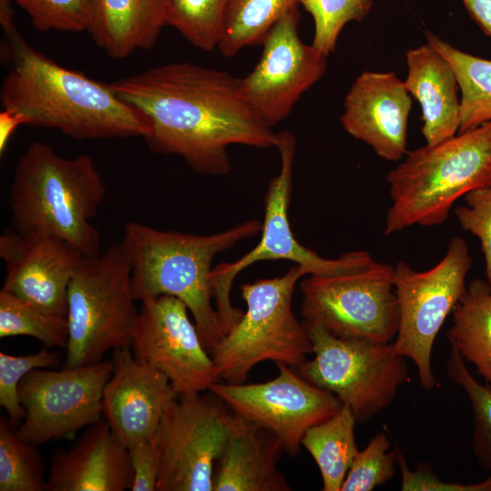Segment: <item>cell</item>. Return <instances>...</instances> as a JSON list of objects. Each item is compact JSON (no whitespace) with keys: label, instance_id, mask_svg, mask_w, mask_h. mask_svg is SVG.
Returning <instances> with one entry per match:
<instances>
[{"label":"cell","instance_id":"1","mask_svg":"<svg viewBox=\"0 0 491 491\" xmlns=\"http://www.w3.org/2000/svg\"><path fill=\"white\" fill-rule=\"evenodd\" d=\"M239 78L190 62L149 68L108 86L146 119L155 152L181 156L199 174L231 171L228 147H276L277 135L249 108Z\"/></svg>","mask_w":491,"mask_h":491},{"label":"cell","instance_id":"2","mask_svg":"<svg viewBox=\"0 0 491 491\" xmlns=\"http://www.w3.org/2000/svg\"><path fill=\"white\" fill-rule=\"evenodd\" d=\"M10 67L3 79V108L25 125L55 129L78 140L145 138V117L107 84L65 68L31 46L17 30L5 35Z\"/></svg>","mask_w":491,"mask_h":491},{"label":"cell","instance_id":"3","mask_svg":"<svg viewBox=\"0 0 491 491\" xmlns=\"http://www.w3.org/2000/svg\"><path fill=\"white\" fill-rule=\"evenodd\" d=\"M251 219L225 231L194 235L159 230L138 222L125 225L120 243L131 266L134 297L141 303L161 296L180 299L192 314L210 353L223 337L215 307L210 274L214 257L261 232Z\"/></svg>","mask_w":491,"mask_h":491},{"label":"cell","instance_id":"4","mask_svg":"<svg viewBox=\"0 0 491 491\" xmlns=\"http://www.w3.org/2000/svg\"><path fill=\"white\" fill-rule=\"evenodd\" d=\"M105 195L91 156L65 157L35 141L14 172L8 200L12 223L22 235L54 237L85 256H95L102 252L101 236L91 219Z\"/></svg>","mask_w":491,"mask_h":491},{"label":"cell","instance_id":"5","mask_svg":"<svg viewBox=\"0 0 491 491\" xmlns=\"http://www.w3.org/2000/svg\"><path fill=\"white\" fill-rule=\"evenodd\" d=\"M386 179L392 205L385 235L444 223L458 198L491 185V121L407 151Z\"/></svg>","mask_w":491,"mask_h":491},{"label":"cell","instance_id":"6","mask_svg":"<svg viewBox=\"0 0 491 491\" xmlns=\"http://www.w3.org/2000/svg\"><path fill=\"white\" fill-rule=\"evenodd\" d=\"M306 275L295 265L283 276L241 285L246 310L210 352L220 379L244 383L264 361L297 368L313 354L305 324L292 309L296 285Z\"/></svg>","mask_w":491,"mask_h":491},{"label":"cell","instance_id":"7","mask_svg":"<svg viewBox=\"0 0 491 491\" xmlns=\"http://www.w3.org/2000/svg\"><path fill=\"white\" fill-rule=\"evenodd\" d=\"M131 266L120 244L85 256L67 291L65 367L100 362L109 350L131 346L139 312Z\"/></svg>","mask_w":491,"mask_h":491},{"label":"cell","instance_id":"8","mask_svg":"<svg viewBox=\"0 0 491 491\" xmlns=\"http://www.w3.org/2000/svg\"><path fill=\"white\" fill-rule=\"evenodd\" d=\"M276 135V147L281 165L265 195L261 238L242 257L217 265L210 274L214 304L223 336L244 315L242 309L233 306L231 290L235 278L249 266L265 260H287L305 268L309 276H333L360 269L375 260L366 251H352L338 258H325L297 241L288 216L296 140L289 131L278 132Z\"/></svg>","mask_w":491,"mask_h":491},{"label":"cell","instance_id":"9","mask_svg":"<svg viewBox=\"0 0 491 491\" xmlns=\"http://www.w3.org/2000/svg\"><path fill=\"white\" fill-rule=\"evenodd\" d=\"M314 357L297 367L311 384L331 392L365 423L386 408L408 380L405 357L392 343L334 336L305 323Z\"/></svg>","mask_w":491,"mask_h":491},{"label":"cell","instance_id":"10","mask_svg":"<svg viewBox=\"0 0 491 491\" xmlns=\"http://www.w3.org/2000/svg\"><path fill=\"white\" fill-rule=\"evenodd\" d=\"M471 266L467 244L460 236L450 240L444 257L426 271H416L405 261L394 266L393 285L399 308L394 351L414 362L420 384L426 389L436 386L431 366L435 340L466 291Z\"/></svg>","mask_w":491,"mask_h":491},{"label":"cell","instance_id":"11","mask_svg":"<svg viewBox=\"0 0 491 491\" xmlns=\"http://www.w3.org/2000/svg\"><path fill=\"white\" fill-rule=\"evenodd\" d=\"M239 420L210 391L171 402L152 436L159 456L156 491H213L215 463Z\"/></svg>","mask_w":491,"mask_h":491},{"label":"cell","instance_id":"12","mask_svg":"<svg viewBox=\"0 0 491 491\" xmlns=\"http://www.w3.org/2000/svg\"><path fill=\"white\" fill-rule=\"evenodd\" d=\"M393 275L394 266L376 260L344 274L310 275L299 285L304 322L339 337L392 343L399 324Z\"/></svg>","mask_w":491,"mask_h":491},{"label":"cell","instance_id":"13","mask_svg":"<svg viewBox=\"0 0 491 491\" xmlns=\"http://www.w3.org/2000/svg\"><path fill=\"white\" fill-rule=\"evenodd\" d=\"M113 361L60 370L35 368L18 386L25 417L20 436L37 446L71 438L82 428L101 420L103 393L113 372Z\"/></svg>","mask_w":491,"mask_h":491},{"label":"cell","instance_id":"14","mask_svg":"<svg viewBox=\"0 0 491 491\" xmlns=\"http://www.w3.org/2000/svg\"><path fill=\"white\" fill-rule=\"evenodd\" d=\"M278 375L256 384L215 383L209 391L234 413L273 434L284 451L296 456L310 427L320 424L343 406L331 392L318 387L285 364Z\"/></svg>","mask_w":491,"mask_h":491},{"label":"cell","instance_id":"15","mask_svg":"<svg viewBox=\"0 0 491 491\" xmlns=\"http://www.w3.org/2000/svg\"><path fill=\"white\" fill-rule=\"evenodd\" d=\"M298 8L283 15L266 37L253 70L239 78V93L266 126L281 123L326 73L327 55L302 42Z\"/></svg>","mask_w":491,"mask_h":491},{"label":"cell","instance_id":"16","mask_svg":"<svg viewBox=\"0 0 491 491\" xmlns=\"http://www.w3.org/2000/svg\"><path fill=\"white\" fill-rule=\"evenodd\" d=\"M178 298L161 296L142 302L131 349L161 371L178 396L208 391L219 382L215 365Z\"/></svg>","mask_w":491,"mask_h":491},{"label":"cell","instance_id":"17","mask_svg":"<svg viewBox=\"0 0 491 491\" xmlns=\"http://www.w3.org/2000/svg\"><path fill=\"white\" fill-rule=\"evenodd\" d=\"M0 256L6 267L2 289L47 311L66 316L69 283L85 256L71 245L49 236H0Z\"/></svg>","mask_w":491,"mask_h":491},{"label":"cell","instance_id":"18","mask_svg":"<svg viewBox=\"0 0 491 491\" xmlns=\"http://www.w3.org/2000/svg\"><path fill=\"white\" fill-rule=\"evenodd\" d=\"M113 372L103 393V415L127 448L151 438L178 395L168 378L138 360L130 346L113 350Z\"/></svg>","mask_w":491,"mask_h":491},{"label":"cell","instance_id":"19","mask_svg":"<svg viewBox=\"0 0 491 491\" xmlns=\"http://www.w3.org/2000/svg\"><path fill=\"white\" fill-rule=\"evenodd\" d=\"M411 95L394 72L364 71L350 86L340 122L344 130L387 161L407 149Z\"/></svg>","mask_w":491,"mask_h":491},{"label":"cell","instance_id":"20","mask_svg":"<svg viewBox=\"0 0 491 491\" xmlns=\"http://www.w3.org/2000/svg\"><path fill=\"white\" fill-rule=\"evenodd\" d=\"M133 472L128 448L99 420L69 448L53 451L46 491H125Z\"/></svg>","mask_w":491,"mask_h":491},{"label":"cell","instance_id":"21","mask_svg":"<svg viewBox=\"0 0 491 491\" xmlns=\"http://www.w3.org/2000/svg\"><path fill=\"white\" fill-rule=\"evenodd\" d=\"M283 452L273 434L240 416L215 463L213 491L291 490L277 468Z\"/></svg>","mask_w":491,"mask_h":491},{"label":"cell","instance_id":"22","mask_svg":"<svg viewBox=\"0 0 491 491\" xmlns=\"http://www.w3.org/2000/svg\"><path fill=\"white\" fill-rule=\"evenodd\" d=\"M404 85L421 107L422 135L427 145L456 135L460 126V97L450 64L428 43L406 54Z\"/></svg>","mask_w":491,"mask_h":491},{"label":"cell","instance_id":"23","mask_svg":"<svg viewBox=\"0 0 491 491\" xmlns=\"http://www.w3.org/2000/svg\"><path fill=\"white\" fill-rule=\"evenodd\" d=\"M171 0H93L87 32L114 59L153 48L164 26Z\"/></svg>","mask_w":491,"mask_h":491},{"label":"cell","instance_id":"24","mask_svg":"<svg viewBox=\"0 0 491 491\" xmlns=\"http://www.w3.org/2000/svg\"><path fill=\"white\" fill-rule=\"evenodd\" d=\"M450 346L473 364L491 388V286L474 279L452 311Z\"/></svg>","mask_w":491,"mask_h":491},{"label":"cell","instance_id":"25","mask_svg":"<svg viewBox=\"0 0 491 491\" xmlns=\"http://www.w3.org/2000/svg\"><path fill=\"white\" fill-rule=\"evenodd\" d=\"M356 423L351 409L343 406L332 417L307 429L302 439V446L319 468L324 491H341L359 452L355 436Z\"/></svg>","mask_w":491,"mask_h":491},{"label":"cell","instance_id":"26","mask_svg":"<svg viewBox=\"0 0 491 491\" xmlns=\"http://www.w3.org/2000/svg\"><path fill=\"white\" fill-rule=\"evenodd\" d=\"M426 40L456 74L461 95L458 133L491 121V60L463 52L430 32Z\"/></svg>","mask_w":491,"mask_h":491},{"label":"cell","instance_id":"27","mask_svg":"<svg viewBox=\"0 0 491 491\" xmlns=\"http://www.w3.org/2000/svg\"><path fill=\"white\" fill-rule=\"evenodd\" d=\"M299 0H233L222 25L217 49L232 57L248 46L262 45L272 27Z\"/></svg>","mask_w":491,"mask_h":491},{"label":"cell","instance_id":"28","mask_svg":"<svg viewBox=\"0 0 491 491\" xmlns=\"http://www.w3.org/2000/svg\"><path fill=\"white\" fill-rule=\"evenodd\" d=\"M15 336L34 337L47 348L65 349L68 342L67 317L1 289L0 337Z\"/></svg>","mask_w":491,"mask_h":491},{"label":"cell","instance_id":"29","mask_svg":"<svg viewBox=\"0 0 491 491\" xmlns=\"http://www.w3.org/2000/svg\"><path fill=\"white\" fill-rule=\"evenodd\" d=\"M8 417L0 418V491H44L45 465L37 445L23 439Z\"/></svg>","mask_w":491,"mask_h":491},{"label":"cell","instance_id":"30","mask_svg":"<svg viewBox=\"0 0 491 491\" xmlns=\"http://www.w3.org/2000/svg\"><path fill=\"white\" fill-rule=\"evenodd\" d=\"M233 0H171L166 24L195 47L217 48L222 25Z\"/></svg>","mask_w":491,"mask_h":491},{"label":"cell","instance_id":"31","mask_svg":"<svg viewBox=\"0 0 491 491\" xmlns=\"http://www.w3.org/2000/svg\"><path fill=\"white\" fill-rule=\"evenodd\" d=\"M446 373L466 393L473 413L474 453L480 465L491 470V388L473 377L465 360L453 347L446 362Z\"/></svg>","mask_w":491,"mask_h":491},{"label":"cell","instance_id":"32","mask_svg":"<svg viewBox=\"0 0 491 491\" xmlns=\"http://www.w3.org/2000/svg\"><path fill=\"white\" fill-rule=\"evenodd\" d=\"M315 25L312 45L329 55L346 24L363 20L371 11L373 0H299Z\"/></svg>","mask_w":491,"mask_h":491},{"label":"cell","instance_id":"33","mask_svg":"<svg viewBox=\"0 0 491 491\" xmlns=\"http://www.w3.org/2000/svg\"><path fill=\"white\" fill-rule=\"evenodd\" d=\"M385 432L377 433L359 450L349 468L341 491H372L388 482L396 473V448Z\"/></svg>","mask_w":491,"mask_h":491},{"label":"cell","instance_id":"34","mask_svg":"<svg viewBox=\"0 0 491 491\" xmlns=\"http://www.w3.org/2000/svg\"><path fill=\"white\" fill-rule=\"evenodd\" d=\"M60 363V354L47 347L25 356L0 352V406L15 426H19L25 415L18 395L21 380L33 369L55 367Z\"/></svg>","mask_w":491,"mask_h":491},{"label":"cell","instance_id":"35","mask_svg":"<svg viewBox=\"0 0 491 491\" xmlns=\"http://www.w3.org/2000/svg\"><path fill=\"white\" fill-rule=\"evenodd\" d=\"M39 31L88 30L93 0H15Z\"/></svg>","mask_w":491,"mask_h":491},{"label":"cell","instance_id":"36","mask_svg":"<svg viewBox=\"0 0 491 491\" xmlns=\"http://www.w3.org/2000/svg\"><path fill=\"white\" fill-rule=\"evenodd\" d=\"M465 198L466 205L456 207L455 214L461 227L479 239L491 286V185L473 190Z\"/></svg>","mask_w":491,"mask_h":491},{"label":"cell","instance_id":"37","mask_svg":"<svg viewBox=\"0 0 491 491\" xmlns=\"http://www.w3.org/2000/svg\"><path fill=\"white\" fill-rule=\"evenodd\" d=\"M396 462L401 470L403 491H491V476L480 483L460 484L443 481L428 466L422 465L411 470L403 454L396 448Z\"/></svg>","mask_w":491,"mask_h":491},{"label":"cell","instance_id":"38","mask_svg":"<svg viewBox=\"0 0 491 491\" xmlns=\"http://www.w3.org/2000/svg\"><path fill=\"white\" fill-rule=\"evenodd\" d=\"M133 479L131 491H156L159 456L153 437L128 447Z\"/></svg>","mask_w":491,"mask_h":491},{"label":"cell","instance_id":"39","mask_svg":"<svg viewBox=\"0 0 491 491\" xmlns=\"http://www.w3.org/2000/svg\"><path fill=\"white\" fill-rule=\"evenodd\" d=\"M472 20L491 36V0H462Z\"/></svg>","mask_w":491,"mask_h":491},{"label":"cell","instance_id":"40","mask_svg":"<svg viewBox=\"0 0 491 491\" xmlns=\"http://www.w3.org/2000/svg\"><path fill=\"white\" fill-rule=\"evenodd\" d=\"M25 125L23 117L10 109L3 108L0 112V153L5 151L8 142L15 129Z\"/></svg>","mask_w":491,"mask_h":491},{"label":"cell","instance_id":"41","mask_svg":"<svg viewBox=\"0 0 491 491\" xmlns=\"http://www.w3.org/2000/svg\"><path fill=\"white\" fill-rule=\"evenodd\" d=\"M12 0H0V25L5 35L16 30L13 22Z\"/></svg>","mask_w":491,"mask_h":491}]
</instances>
